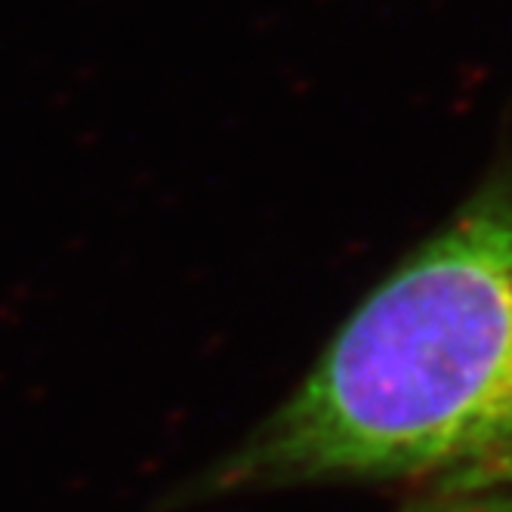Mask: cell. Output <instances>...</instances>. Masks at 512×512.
I'll use <instances>...</instances> for the list:
<instances>
[{
    "label": "cell",
    "instance_id": "1",
    "mask_svg": "<svg viewBox=\"0 0 512 512\" xmlns=\"http://www.w3.org/2000/svg\"><path fill=\"white\" fill-rule=\"evenodd\" d=\"M512 488V189L491 182L371 290L303 383L167 506L315 488Z\"/></svg>",
    "mask_w": 512,
    "mask_h": 512
},
{
    "label": "cell",
    "instance_id": "2",
    "mask_svg": "<svg viewBox=\"0 0 512 512\" xmlns=\"http://www.w3.org/2000/svg\"><path fill=\"white\" fill-rule=\"evenodd\" d=\"M411 512H512V488L466 497H420Z\"/></svg>",
    "mask_w": 512,
    "mask_h": 512
}]
</instances>
